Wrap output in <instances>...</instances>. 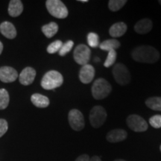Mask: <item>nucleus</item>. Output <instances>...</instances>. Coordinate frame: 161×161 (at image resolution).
<instances>
[{
	"label": "nucleus",
	"instance_id": "obj_27",
	"mask_svg": "<svg viewBox=\"0 0 161 161\" xmlns=\"http://www.w3.org/2000/svg\"><path fill=\"white\" fill-rule=\"evenodd\" d=\"M74 46V42L72 40H68L65 43H63V46L60 48L59 51V55L60 56H65L66 54L71 51Z\"/></svg>",
	"mask_w": 161,
	"mask_h": 161
},
{
	"label": "nucleus",
	"instance_id": "obj_37",
	"mask_svg": "<svg viewBox=\"0 0 161 161\" xmlns=\"http://www.w3.org/2000/svg\"><path fill=\"white\" fill-rule=\"evenodd\" d=\"M160 151H161V146H160Z\"/></svg>",
	"mask_w": 161,
	"mask_h": 161
},
{
	"label": "nucleus",
	"instance_id": "obj_4",
	"mask_svg": "<svg viewBox=\"0 0 161 161\" xmlns=\"http://www.w3.org/2000/svg\"><path fill=\"white\" fill-rule=\"evenodd\" d=\"M46 6L50 14L58 19H65L69 14L67 8L60 0H47Z\"/></svg>",
	"mask_w": 161,
	"mask_h": 161
},
{
	"label": "nucleus",
	"instance_id": "obj_12",
	"mask_svg": "<svg viewBox=\"0 0 161 161\" xmlns=\"http://www.w3.org/2000/svg\"><path fill=\"white\" fill-rule=\"evenodd\" d=\"M36 77V70L32 67H25L23 69L19 75V80L20 84L24 86L31 84Z\"/></svg>",
	"mask_w": 161,
	"mask_h": 161
},
{
	"label": "nucleus",
	"instance_id": "obj_9",
	"mask_svg": "<svg viewBox=\"0 0 161 161\" xmlns=\"http://www.w3.org/2000/svg\"><path fill=\"white\" fill-rule=\"evenodd\" d=\"M69 125L74 130L80 131L83 130L85 125L84 123V118L82 113L79 110L72 109L69 111L68 115Z\"/></svg>",
	"mask_w": 161,
	"mask_h": 161
},
{
	"label": "nucleus",
	"instance_id": "obj_28",
	"mask_svg": "<svg viewBox=\"0 0 161 161\" xmlns=\"http://www.w3.org/2000/svg\"><path fill=\"white\" fill-rule=\"evenodd\" d=\"M149 123L153 128H161V115H154L149 119Z\"/></svg>",
	"mask_w": 161,
	"mask_h": 161
},
{
	"label": "nucleus",
	"instance_id": "obj_33",
	"mask_svg": "<svg viewBox=\"0 0 161 161\" xmlns=\"http://www.w3.org/2000/svg\"><path fill=\"white\" fill-rule=\"evenodd\" d=\"M80 3H87V0H79Z\"/></svg>",
	"mask_w": 161,
	"mask_h": 161
},
{
	"label": "nucleus",
	"instance_id": "obj_24",
	"mask_svg": "<svg viewBox=\"0 0 161 161\" xmlns=\"http://www.w3.org/2000/svg\"><path fill=\"white\" fill-rule=\"evenodd\" d=\"M86 39H87L88 45L90 47L96 48L99 46V37L97 34L94 33V32H90L87 35Z\"/></svg>",
	"mask_w": 161,
	"mask_h": 161
},
{
	"label": "nucleus",
	"instance_id": "obj_3",
	"mask_svg": "<svg viewBox=\"0 0 161 161\" xmlns=\"http://www.w3.org/2000/svg\"><path fill=\"white\" fill-rule=\"evenodd\" d=\"M112 86L108 80L104 78H98L94 81L92 86V95L96 100L105 98L110 93Z\"/></svg>",
	"mask_w": 161,
	"mask_h": 161
},
{
	"label": "nucleus",
	"instance_id": "obj_13",
	"mask_svg": "<svg viewBox=\"0 0 161 161\" xmlns=\"http://www.w3.org/2000/svg\"><path fill=\"white\" fill-rule=\"evenodd\" d=\"M127 136H128V134L125 130L114 129L108 133L106 138L108 142L115 143V142H122V141L125 140L127 138Z\"/></svg>",
	"mask_w": 161,
	"mask_h": 161
},
{
	"label": "nucleus",
	"instance_id": "obj_18",
	"mask_svg": "<svg viewBox=\"0 0 161 161\" xmlns=\"http://www.w3.org/2000/svg\"><path fill=\"white\" fill-rule=\"evenodd\" d=\"M32 104L39 108H45L49 105V99L46 96L40 93H35L31 96Z\"/></svg>",
	"mask_w": 161,
	"mask_h": 161
},
{
	"label": "nucleus",
	"instance_id": "obj_16",
	"mask_svg": "<svg viewBox=\"0 0 161 161\" xmlns=\"http://www.w3.org/2000/svg\"><path fill=\"white\" fill-rule=\"evenodd\" d=\"M127 29H128V27L125 23L123 22H119V23L114 24L110 28L109 33L112 37H120L125 34Z\"/></svg>",
	"mask_w": 161,
	"mask_h": 161
},
{
	"label": "nucleus",
	"instance_id": "obj_20",
	"mask_svg": "<svg viewBox=\"0 0 161 161\" xmlns=\"http://www.w3.org/2000/svg\"><path fill=\"white\" fill-rule=\"evenodd\" d=\"M41 29L46 37L51 38L54 37L58 31V25L56 23L52 22V23L42 26Z\"/></svg>",
	"mask_w": 161,
	"mask_h": 161
},
{
	"label": "nucleus",
	"instance_id": "obj_26",
	"mask_svg": "<svg viewBox=\"0 0 161 161\" xmlns=\"http://www.w3.org/2000/svg\"><path fill=\"white\" fill-rule=\"evenodd\" d=\"M116 55H117V54H116L115 50H111V51L108 52V57H107L105 61H104V66L108 68L112 65H114L116 60Z\"/></svg>",
	"mask_w": 161,
	"mask_h": 161
},
{
	"label": "nucleus",
	"instance_id": "obj_32",
	"mask_svg": "<svg viewBox=\"0 0 161 161\" xmlns=\"http://www.w3.org/2000/svg\"><path fill=\"white\" fill-rule=\"evenodd\" d=\"M3 51V44L1 41H0V55L2 54Z\"/></svg>",
	"mask_w": 161,
	"mask_h": 161
},
{
	"label": "nucleus",
	"instance_id": "obj_19",
	"mask_svg": "<svg viewBox=\"0 0 161 161\" xmlns=\"http://www.w3.org/2000/svg\"><path fill=\"white\" fill-rule=\"evenodd\" d=\"M120 43L116 39H110L104 40L99 44V48L103 51L110 52L111 50H116L120 47Z\"/></svg>",
	"mask_w": 161,
	"mask_h": 161
},
{
	"label": "nucleus",
	"instance_id": "obj_34",
	"mask_svg": "<svg viewBox=\"0 0 161 161\" xmlns=\"http://www.w3.org/2000/svg\"><path fill=\"white\" fill-rule=\"evenodd\" d=\"M95 61H100V59L98 58H95Z\"/></svg>",
	"mask_w": 161,
	"mask_h": 161
},
{
	"label": "nucleus",
	"instance_id": "obj_31",
	"mask_svg": "<svg viewBox=\"0 0 161 161\" xmlns=\"http://www.w3.org/2000/svg\"><path fill=\"white\" fill-rule=\"evenodd\" d=\"M90 161H102V160H101L99 157L93 156L90 159Z\"/></svg>",
	"mask_w": 161,
	"mask_h": 161
},
{
	"label": "nucleus",
	"instance_id": "obj_17",
	"mask_svg": "<svg viewBox=\"0 0 161 161\" xmlns=\"http://www.w3.org/2000/svg\"><path fill=\"white\" fill-rule=\"evenodd\" d=\"M23 5L20 0H11L8 5V14L12 17H17L23 13Z\"/></svg>",
	"mask_w": 161,
	"mask_h": 161
},
{
	"label": "nucleus",
	"instance_id": "obj_29",
	"mask_svg": "<svg viewBox=\"0 0 161 161\" xmlns=\"http://www.w3.org/2000/svg\"><path fill=\"white\" fill-rule=\"evenodd\" d=\"M8 128V125L7 121L3 119H0V137H2L7 132Z\"/></svg>",
	"mask_w": 161,
	"mask_h": 161
},
{
	"label": "nucleus",
	"instance_id": "obj_6",
	"mask_svg": "<svg viewBox=\"0 0 161 161\" xmlns=\"http://www.w3.org/2000/svg\"><path fill=\"white\" fill-rule=\"evenodd\" d=\"M113 75L120 85H126L130 80V74L128 68L123 64H116L113 69Z\"/></svg>",
	"mask_w": 161,
	"mask_h": 161
},
{
	"label": "nucleus",
	"instance_id": "obj_8",
	"mask_svg": "<svg viewBox=\"0 0 161 161\" xmlns=\"http://www.w3.org/2000/svg\"><path fill=\"white\" fill-rule=\"evenodd\" d=\"M126 121L130 129L135 132H144L148 128L146 121L136 114H131L128 116Z\"/></svg>",
	"mask_w": 161,
	"mask_h": 161
},
{
	"label": "nucleus",
	"instance_id": "obj_25",
	"mask_svg": "<svg viewBox=\"0 0 161 161\" xmlns=\"http://www.w3.org/2000/svg\"><path fill=\"white\" fill-rule=\"evenodd\" d=\"M62 46H63V43H62L61 40H55V41L52 42L51 44H49V46H48L47 52L49 54H55L56 52L60 51Z\"/></svg>",
	"mask_w": 161,
	"mask_h": 161
},
{
	"label": "nucleus",
	"instance_id": "obj_10",
	"mask_svg": "<svg viewBox=\"0 0 161 161\" xmlns=\"http://www.w3.org/2000/svg\"><path fill=\"white\" fill-rule=\"evenodd\" d=\"M18 73L17 70L10 66H3L0 68V80L4 83H11L17 80Z\"/></svg>",
	"mask_w": 161,
	"mask_h": 161
},
{
	"label": "nucleus",
	"instance_id": "obj_7",
	"mask_svg": "<svg viewBox=\"0 0 161 161\" xmlns=\"http://www.w3.org/2000/svg\"><path fill=\"white\" fill-rule=\"evenodd\" d=\"M90 56H91V51L90 48L84 44H80L77 46L74 50V60L79 65L84 66L88 64Z\"/></svg>",
	"mask_w": 161,
	"mask_h": 161
},
{
	"label": "nucleus",
	"instance_id": "obj_1",
	"mask_svg": "<svg viewBox=\"0 0 161 161\" xmlns=\"http://www.w3.org/2000/svg\"><path fill=\"white\" fill-rule=\"evenodd\" d=\"M131 57L140 63L154 64L160 59V53L155 48L151 46H140L131 52Z\"/></svg>",
	"mask_w": 161,
	"mask_h": 161
},
{
	"label": "nucleus",
	"instance_id": "obj_15",
	"mask_svg": "<svg viewBox=\"0 0 161 161\" xmlns=\"http://www.w3.org/2000/svg\"><path fill=\"white\" fill-rule=\"evenodd\" d=\"M152 29V21L149 19H142L134 25V31L140 35L148 33Z\"/></svg>",
	"mask_w": 161,
	"mask_h": 161
},
{
	"label": "nucleus",
	"instance_id": "obj_21",
	"mask_svg": "<svg viewBox=\"0 0 161 161\" xmlns=\"http://www.w3.org/2000/svg\"><path fill=\"white\" fill-rule=\"evenodd\" d=\"M148 108L156 111H161V97H151L146 101Z\"/></svg>",
	"mask_w": 161,
	"mask_h": 161
},
{
	"label": "nucleus",
	"instance_id": "obj_5",
	"mask_svg": "<svg viewBox=\"0 0 161 161\" xmlns=\"http://www.w3.org/2000/svg\"><path fill=\"white\" fill-rule=\"evenodd\" d=\"M90 122L91 125L95 128H98L103 125L107 119V112L103 107L94 106L90 112Z\"/></svg>",
	"mask_w": 161,
	"mask_h": 161
},
{
	"label": "nucleus",
	"instance_id": "obj_36",
	"mask_svg": "<svg viewBox=\"0 0 161 161\" xmlns=\"http://www.w3.org/2000/svg\"><path fill=\"white\" fill-rule=\"evenodd\" d=\"M158 3H160V5H161V0H160V1H158Z\"/></svg>",
	"mask_w": 161,
	"mask_h": 161
},
{
	"label": "nucleus",
	"instance_id": "obj_14",
	"mask_svg": "<svg viewBox=\"0 0 161 161\" xmlns=\"http://www.w3.org/2000/svg\"><path fill=\"white\" fill-rule=\"evenodd\" d=\"M0 32L8 39H14L17 36V30L14 25L8 21L0 24Z\"/></svg>",
	"mask_w": 161,
	"mask_h": 161
},
{
	"label": "nucleus",
	"instance_id": "obj_11",
	"mask_svg": "<svg viewBox=\"0 0 161 161\" xmlns=\"http://www.w3.org/2000/svg\"><path fill=\"white\" fill-rule=\"evenodd\" d=\"M95 76V68L90 64L82 66L79 72V79L83 84H89Z\"/></svg>",
	"mask_w": 161,
	"mask_h": 161
},
{
	"label": "nucleus",
	"instance_id": "obj_35",
	"mask_svg": "<svg viewBox=\"0 0 161 161\" xmlns=\"http://www.w3.org/2000/svg\"><path fill=\"white\" fill-rule=\"evenodd\" d=\"M114 161H125V160H122V159H118V160H114Z\"/></svg>",
	"mask_w": 161,
	"mask_h": 161
},
{
	"label": "nucleus",
	"instance_id": "obj_22",
	"mask_svg": "<svg viewBox=\"0 0 161 161\" xmlns=\"http://www.w3.org/2000/svg\"><path fill=\"white\" fill-rule=\"evenodd\" d=\"M10 101L9 94L4 88L0 89V110H4L8 106Z\"/></svg>",
	"mask_w": 161,
	"mask_h": 161
},
{
	"label": "nucleus",
	"instance_id": "obj_30",
	"mask_svg": "<svg viewBox=\"0 0 161 161\" xmlns=\"http://www.w3.org/2000/svg\"><path fill=\"white\" fill-rule=\"evenodd\" d=\"M90 158L87 154H82L76 159L75 161H90Z\"/></svg>",
	"mask_w": 161,
	"mask_h": 161
},
{
	"label": "nucleus",
	"instance_id": "obj_2",
	"mask_svg": "<svg viewBox=\"0 0 161 161\" xmlns=\"http://www.w3.org/2000/svg\"><path fill=\"white\" fill-rule=\"evenodd\" d=\"M64 78L59 72L50 70L44 75L41 80V86L43 89L50 90L59 87L63 84Z\"/></svg>",
	"mask_w": 161,
	"mask_h": 161
},
{
	"label": "nucleus",
	"instance_id": "obj_23",
	"mask_svg": "<svg viewBox=\"0 0 161 161\" xmlns=\"http://www.w3.org/2000/svg\"><path fill=\"white\" fill-rule=\"evenodd\" d=\"M127 3L126 0H110L108 3V8L111 11H118Z\"/></svg>",
	"mask_w": 161,
	"mask_h": 161
}]
</instances>
